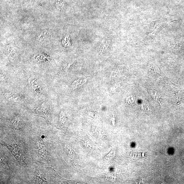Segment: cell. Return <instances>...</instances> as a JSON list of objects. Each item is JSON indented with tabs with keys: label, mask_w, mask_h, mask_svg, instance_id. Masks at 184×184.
Wrapping results in <instances>:
<instances>
[{
	"label": "cell",
	"mask_w": 184,
	"mask_h": 184,
	"mask_svg": "<svg viewBox=\"0 0 184 184\" xmlns=\"http://www.w3.org/2000/svg\"><path fill=\"white\" fill-rule=\"evenodd\" d=\"M10 126L13 129H18L23 126L22 121L19 117H15L12 120L10 123Z\"/></svg>",
	"instance_id": "obj_1"
},
{
	"label": "cell",
	"mask_w": 184,
	"mask_h": 184,
	"mask_svg": "<svg viewBox=\"0 0 184 184\" xmlns=\"http://www.w3.org/2000/svg\"><path fill=\"white\" fill-rule=\"evenodd\" d=\"M111 42V39L108 36L104 38L101 43L100 48V52H103L104 50H106L108 48Z\"/></svg>",
	"instance_id": "obj_2"
},
{
	"label": "cell",
	"mask_w": 184,
	"mask_h": 184,
	"mask_svg": "<svg viewBox=\"0 0 184 184\" xmlns=\"http://www.w3.org/2000/svg\"><path fill=\"white\" fill-rule=\"evenodd\" d=\"M48 102H44L39 106L36 110V112L40 115H46L48 112V107L46 106Z\"/></svg>",
	"instance_id": "obj_3"
},
{
	"label": "cell",
	"mask_w": 184,
	"mask_h": 184,
	"mask_svg": "<svg viewBox=\"0 0 184 184\" xmlns=\"http://www.w3.org/2000/svg\"><path fill=\"white\" fill-rule=\"evenodd\" d=\"M56 5L57 8L60 10H62L65 6L64 0H57Z\"/></svg>",
	"instance_id": "obj_4"
},
{
	"label": "cell",
	"mask_w": 184,
	"mask_h": 184,
	"mask_svg": "<svg viewBox=\"0 0 184 184\" xmlns=\"http://www.w3.org/2000/svg\"><path fill=\"white\" fill-rule=\"evenodd\" d=\"M50 31L49 30L46 31L45 32L42 33L40 36H39L40 39H43L48 38L50 37L51 36V34L50 33Z\"/></svg>",
	"instance_id": "obj_5"
},
{
	"label": "cell",
	"mask_w": 184,
	"mask_h": 184,
	"mask_svg": "<svg viewBox=\"0 0 184 184\" xmlns=\"http://www.w3.org/2000/svg\"><path fill=\"white\" fill-rule=\"evenodd\" d=\"M42 177H43V176L38 175L36 177V182L40 183H45V178H43V179H41V178Z\"/></svg>",
	"instance_id": "obj_6"
},
{
	"label": "cell",
	"mask_w": 184,
	"mask_h": 184,
	"mask_svg": "<svg viewBox=\"0 0 184 184\" xmlns=\"http://www.w3.org/2000/svg\"><path fill=\"white\" fill-rule=\"evenodd\" d=\"M65 118H66L65 117V115L63 112L62 111L61 113L60 114V118H59V119H60V123H61V124H63L65 123Z\"/></svg>",
	"instance_id": "obj_7"
},
{
	"label": "cell",
	"mask_w": 184,
	"mask_h": 184,
	"mask_svg": "<svg viewBox=\"0 0 184 184\" xmlns=\"http://www.w3.org/2000/svg\"><path fill=\"white\" fill-rule=\"evenodd\" d=\"M113 153L112 151H111L110 153L106 157H105L106 160H109L111 159L113 157V155H114L113 154Z\"/></svg>",
	"instance_id": "obj_8"
},
{
	"label": "cell",
	"mask_w": 184,
	"mask_h": 184,
	"mask_svg": "<svg viewBox=\"0 0 184 184\" xmlns=\"http://www.w3.org/2000/svg\"><path fill=\"white\" fill-rule=\"evenodd\" d=\"M40 2L41 3H43V0H39Z\"/></svg>",
	"instance_id": "obj_9"
}]
</instances>
